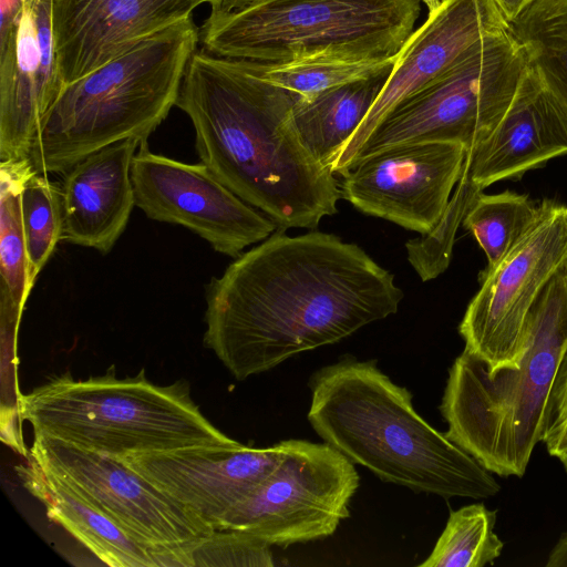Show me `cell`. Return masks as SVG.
Listing matches in <instances>:
<instances>
[{"label":"cell","mask_w":567,"mask_h":567,"mask_svg":"<svg viewBox=\"0 0 567 567\" xmlns=\"http://www.w3.org/2000/svg\"><path fill=\"white\" fill-rule=\"evenodd\" d=\"M279 446L276 468L228 514L220 530L280 547L332 535L349 517L359 487L354 464L326 442L286 440Z\"/></svg>","instance_id":"9c48e42d"},{"label":"cell","mask_w":567,"mask_h":567,"mask_svg":"<svg viewBox=\"0 0 567 567\" xmlns=\"http://www.w3.org/2000/svg\"><path fill=\"white\" fill-rule=\"evenodd\" d=\"M135 205L157 221L177 224L237 258L268 238L276 223L238 197L203 164H187L151 152L143 142L133 159Z\"/></svg>","instance_id":"7c38bea8"},{"label":"cell","mask_w":567,"mask_h":567,"mask_svg":"<svg viewBox=\"0 0 567 567\" xmlns=\"http://www.w3.org/2000/svg\"><path fill=\"white\" fill-rule=\"evenodd\" d=\"M29 279L34 285L39 272L63 238L62 188L34 171L21 190Z\"/></svg>","instance_id":"484cf974"},{"label":"cell","mask_w":567,"mask_h":567,"mask_svg":"<svg viewBox=\"0 0 567 567\" xmlns=\"http://www.w3.org/2000/svg\"><path fill=\"white\" fill-rule=\"evenodd\" d=\"M509 23L493 0H442L399 53L372 107L331 166L343 175L381 121L403 100L440 76L482 40L502 34Z\"/></svg>","instance_id":"5bb4252c"},{"label":"cell","mask_w":567,"mask_h":567,"mask_svg":"<svg viewBox=\"0 0 567 567\" xmlns=\"http://www.w3.org/2000/svg\"><path fill=\"white\" fill-rule=\"evenodd\" d=\"M540 442L551 456L567 453V349L550 390Z\"/></svg>","instance_id":"f546056e"},{"label":"cell","mask_w":567,"mask_h":567,"mask_svg":"<svg viewBox=\"0 0 567 567\" xmlns=\"http://www.w3.org/2000/svg\"><path fill=\"white\" fill-rule=\"evenodd\" d=\"M143 142L126 138L84 157L64 173L63 238L109 254L135 205L133 159Z\"/></svg>","instance_id":"d6986e66"},{"label":"cell","mask_w":567,"mask_h":567,"mask_svg":"<svg viewBox=\"0 0 567 567\" xmlns=\"http://www.w3.org/2000/svg\"><path fill=\"white\" fill-rule=\"evenodd\" d=\"M25 0H0V47L12 37Z\"/></svg>","instance_id":"4dcf8cb0"},{"label":"cell","mask_w":567,"mask_h":567,"mask_svg":"<svg viewBox=\"0 0 567 567\" xmlns=\"http://www.w3.org/2000/svg\"><path fill=\"white\" fill-rule=\"evenodd\" d=\"M395 56L382 61L311 60L275 65L248 63L264 80L301 96H310L373 74Z\"/></svg>","instance_id":"83f0119b"},{"label":"cell","mask_w":567,"mask_h":567,"mask_svg":"<svg viewBox=\"0 0 567 567\" xmlns=\"http://www.w3.org/2000/svg\"><path fill=\"white\" fill-rule=\"evenodd\" d=\"M279 443L256 449L197 445L123 458L215 530L276 468Z\"/></svg>","instance_id":"9a60e30c"},{"label":"cell","mask_w":567,"mask_h":567,"mask_svg":"<svg viewBox=\"0 0 567 567\" xmlns=\"http://www.w3.org/2000/svg\"><path fill=\"white\" fill-rule=\"evenodd\" d=\"M528 69L527 54L509 29L482 40L399 103L360 147L351 167L401 144L443 141L473 150L501 121Z\"/></svg>","instance_id":"ba28073f"},{"label":"cell","mask_w":567,"mask_h":567,"mask_svg":"<svg viewBox=\"0 0 567 567\" xmlns=\"http://www.w3.org/2000/svg\"><path fill=\"white\" fill-rule=\"evenodd\" d=\"M309 386L312 429L381 481L443 498L499 492L492 473L417 414L408 389L373 361L347 358L323 367Z\"/></svg>","instance_id":"3957f363"},{"label":"cell","mask_w":567,"mask_h":567,"mask_svg":"<svg viewBox=\"0 0 567 567\" xmlns=\"http://www.w3.org/2000/svg\"><path fill=\"white\" fill-rule=\"evenodd\" d=\"M62 87L51 0H25L0 47V162L30 158L39 123Z\"/></svg>","instance_id":"e0dca14e"},{"label":"cell","mask_w":567,"mask_h":567,"mask_svg":"<svg viewBox=\"0 0 567 567\" xmlns=\"http://www.w3.org/2000/svg\"><path fill=\"white\" fill-rule=\"evenodd\" d=\"M199 41L200 30L189 18L63 85L39 123L30 154L34 169L65 173L116 142H147L176 105Z\"/></svg>","instance_id":"5b68a950"},{"label":"cell","mask_w":567,"mask_h":567,"mask_svg":"<svg viewBox=\"0 0 567 567\" xmlns=\"http://www.w3.org/2000/svg\"><path fill=\"white\" fill-rule=\"evenodd\" d=\"M561 155H567V113L529 64L501 121L467 152L463 171L483 190Z\"/></svg>","instance_id":"ac0fdd59"},{"label":"cell","mask_w":567,"mask_h":567,"mask_svg":"<svg viewBox=\"0 0 567 567\" xmlns=\"http://www.w3.org/2000/svg\"><path fill=\"white\" fill-rule=\"evenodd\" d=\"M546 567H567V532L560 535L553 547Z\"/></svg>","instance_id":"d6a6232c"},{"label":"cell","mask_w":567,"mask_h":567,"mask_svg":"<svg viewBox=\"0 0 567 567\" xmlns=\"http://www.w3.org/2000/svg\"><path fill=\"white\" fill-rule=\"evenodd\" d=\"M402 299L358 245L277 228L208 284L204 344L243 381L395 313Z\"/></svg>","instance_id":"6da1fadb"},{"label":"cell","mask_w":567,"mask_h":567,"mask_svg":"<svg viewBox=\"0 0 567 567\" xmlns=\"http://www.w3.org/2000/svg\"><path fill=\"white\" fill-rule=\"evenodd\" d=\"M209 0H51L63 85L97 69L143 39L192 18Z\"/></svg>","instance_id":"2e32d148"},{"label":"cell","mask_w":567,"mask_h":567,"mask_svg":"<svg viewBox=\"0 0 567 567\" xmlns=\"http://www.w3.org/2000/svg\"><path fill=\"white\" fill-rule=\"evenodd\" d=\"M297 97L248 62L203 50L190 58L175 105L190 118L200 162L285 230L315 229L342 196L297 130Z\"/></svg>","instance_id":"7a4b0ae2"},{"label":"cell","mask_w":567,"mask_h":567,"mask_svg":"<svg viewBox=\"0 0 567 567\" xmlns=\"http://www.w3.org/2000/svg\"><path fill=\"white\" fill-rule=\"evenodd\" d=\"M18 413L34 434L125 458L197 445H239L213 425L190 396L186 381L151 382L145 371L117 378L75 380L54 375L18 396Z\"/></svg>","instance_id":"8992f818"},{"label":"cell","mask_w":567,"mask_h":567,"mask_svg":"<svg viewBox=\"0 0 567 567\" xmlns=\"http://www.w3.org/2000/svg\"><path fill=\"white\" fill-rule=\"evenodd\" d=\"M538 205L527 195L513 192L481 193L465 214L462 225L486 255L487 267L496 265L528 229Z\"/></svg>","instance_id":"d4e9b609"},{"label":"cell","mask_w":567,"mask_h":567,"mask_svg":"<svg viewBox=\"0 0 567 567\" xmlns=\"http://www.w3.org/2000/svg\"><path fill=\"white\" fill-rule=\"evenodd\" d=\"M395 59L364 78L310 96L298 94L292 110L297 130L309 150L330 169L381 93Z\"/></svg>","instance_id":"44dd1931"},{"label":"cell","mask_w":567,"mask_h":567,"mask_svg":"<svg viewBox=\"0 0 567 567\" xmlns=\"http://www.w3.org/2000/svg\"><path fill=\"white\" fill-rule=\"evenodd\" d=\"M420 0H258L203 23L205 51L275 65L311 60L382 61L414 31Z\"/></svg>","instance_id":"52a82bcc"},{"label":"cell","mask_w":567,"mask_h":567,"mask_svg":"<svg viewBox=\"0 0 567 567\" xmlns=\"http://www.w3.org/2000/svg\"><path fill=\"white\" fill-rule=\"evenodd\" d=\"M466 154L456 142L395 145L354 163L342 175L341 194L367 215L426 235L449 206Z\"/></svg>","instance_id":"4fadbf2b"},{"label":"cell","mask_w":567,"mask_h":567,"mask_svg":"<svg viewBox=\"0 0 567 567\" xmlns=\"http://www.w3.org/2000/svg\"><path fill=\"white\" fill-rule=\"evenodd\" d=\"M496 512L484 504L450 514L432 553L420 567H483L497 559L504 543L495 534Z\"/></svg>","instance_id":"cb8c5ba5"},{"label":"cell","mask_w":567,"mask_h":567,"mask_svg":"<svg viewBox=\"0 0 567 567\" xmlns=\"http://www.w3.org/2000/svg\"><path fill=\"white\" fill-rule=\"evenodd\" d=\"M30 158L0 162V291L23 310L33 285L21 209V190L34 172Z\"/></svg>","instance_id":"603a6c76"},{"label":"cell","mask_w":567,"mask_h":567,"mask_svg":"<svg viewBox=\"0 0 567 567\" xmlns=\"http://www.w3.org/2000/svg\"><path fill=\"white\" fill-rule=\"evenodd\" d=\"M45 471L153 549L161 566H175L188 545L215 529L123 458L34 434L30 452Z\"/></svg>","instance_id":"30bf717a"},{"label":"cell","mask_w":567,"mask_h":567,"mask_svg":"<svg viewBox=\"0 0 567 567\" xmlns=\"http://www.w3.org/2000/svg\"><path fill=\"white\" fill-rule=\"evenodd\" d=\"M509 32L567 113V0H535L509 23Z\"/></svg>","instance_id":"7402d4cb"},{"label":"cell","mask_w":567,"mask_h":567,"mask_svg":"<svg viewBox=\"0 0 567 567\" xmlns=\"http://www.w3.org/2000/svg\"><path fill=\"white\" fill-rule=\"evenodd\" d=\"M16 467L23 486L45 507L48 517L71 533L105 565L159 567L157 554L128 536L54 475L27 455Z\"/></svg>","instance_id":"ffe728a7"},{"label":"cell","mask_w":567,"mask_h":567,"mask_svg":"<svg viewBox=\"0 0 567 567\" xmlns=\"http://www.w3.org/2000/svg\"><path fill=\"white\" fill-rule=\"evenodd\" d=\"M559 461H560V463L563 464V466H564V468H565V471H566V473H567V453H566V454H564V455H561V456L559 457Z\"/></svg>","instance_id":"e575fe53"},{"label":"cell","mask_w":567,"mask_h":567,"mask_svg":"<svg viewBox=\"0 0 567 567\" xmlns=\"http://www.w3.org/2000/svg\"><path fill=\"white\" fill-rule=\"evenodd\" d=\"M482 193L463 171L437 226L426 235L405 244L408 260L422 281H429L444 272L451 261L458 227L470 206Z\"/></svg>","instance_id":"4316f807"},{"label":"cell","mask_w":567,"mask_h":567,"mask_svg":"<svg viewBox=\"0 0 567 567\" xmlns=\"http://www.w3.org/2000/svg\"><path fill=\"white\" fill-rule=\"evenodd\" d=\"M270 546L238 530H215L188 545L177 566H250L271 567Z\"/></svg>","instance_id":"f1b7e54d"},{"label":"cell","mask_w":567,"mask_h":567,"mask_svg":"<svg viewBox=\"0 0 567 567\" xmlns=\"http://www.w3.org/2000/svg\"><path fill=\"white\" fill-rule=\"evenodd\" d=\"M442 1V0H441Z\"/></svg>","instance_id":"d590c367"},{"label":"cell","mask_w":567,"mask_h":567,"mask_svg":"<svg viewBox=\"0 0 567 567\" xmlns=\"http://www.w3.org/2000/svg\"><path fill=\"white\" fill-rule=\"evenodd\" d=\"M258 0H209L210 11L230 12L245 8Z\"/></svg>","instance_id":"836d02e7"},{"label":"cell","mask_w":567,"mask_h":567,"mask_svg":"<svg viewBox=\"0 0 567 567\" xmlns=\"http://www.w3.org/2000/svg\"><path fill=\"white\" fill-rule=\"evenodd\" d=\"M567 262V206L545 199L522 237L493 267L458 326L465 350L489 371L517 367L536 299Z\"/></svg>","instance_id":"8fae6325"},{"label":"cell","mask_w":567,"mask_h":567,"mask_svg":"<svg viewBox=\"0 0 567 567\" xmlns=\"http://www.w3.org/2000/svg\"><path fill=\"white\" fill-rule=\"evenodd\" d=\"M505 20L512 23L523 11H525L535 0H493Z\"/></svg>","instance_id":"1f68e13d"},{"label":"cell","mask_w":567,"mask_h":567,"mask_svg":"<svg viewBox=\"0 0 567 567\" xmlns=\"http://www.w3.org/2000/svg\"><path fill=\"white\" fill-rule=\"evenodd\" d=\"M567 349V262L526 321L517 367L489 371L467 350L454 360L440 405L449 440L499 476L522 477L542 441L546 408Z\"/></svg>","instance_id":"277c9868"}]
</instances>
